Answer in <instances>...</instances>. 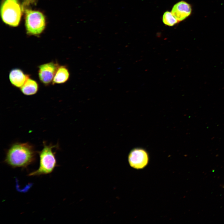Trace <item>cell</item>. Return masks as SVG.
Wrapping results in <instances>:
<instances>
[{
  "mask_svg": "<svg viewBox=\"0 0 224 224\" xmlns=\"http://www.w3.org/2000/svg\"><path fill=\"white\" fill-rule=\"evenodd\" d=\"M36 152L30 143L15 142L6 153L4 162L13 168H26L36 160Z\"/></svg>",
  "mask_w": 224,
  "mask_h": 224,
  "instance_id": "cell-1",
  "label": "cell"
},
{
  "mask_svg": "<svg viewBox=\"0 0 224 224\" xmlns=\"http://www.w3.org/2000/svg\"><path fill=\"white\" fill-rule=\"evenodd\" d=\"M57 145L47 144L43 142L42 150L38 152L39 157V166L38 168L29 174V176H36L50 174L58 166L55 157V152L53 149Z\"/></svg>",
  "mask_w": 224,
  "mask_h": 224,
  "instance_id": "cell-2",
  "label": "cell"
},
{
  "mask_svg": "<svg viewBox=\"0 0 224 224\" xmlns=\"http://www.w3.org/2000/svg\"><path fill=\"white\" fill-rule=\"evenodd\" d=\"M22 12L18 0H3L0 7V14L3 22L12 27L18 26Z\"/></svg>",
  "mask_w": 224,
  "mask_h": 224,
  "instance_id": "cell-3",
  "label": "cell"
},
{
  "mask_svg": "<svg viewBox=\"0 0 224 224\" xmlns=\"http://www.w3.org/2000/svg\"><path fill=\"white\" fill-rule=\"evenodd\" d=\"M25 26L27 34L29 35L38 36L44 30L46 22L44 16L38 11L25 8Z\"/></svg>",
  "mask_w": 224,
  "mask_h": 224,
  "instance_id": "cell-4",
  "label": "cell"
},
{
  "mask_svg": "<svg viewBox=\"0 0 224 224\" xmlns=\"http://www.w3.org/2000/svg\"><path fill=\"white\" fill-rule=\"evenodd\" d=\"M148 152L142 148H135L129 152L128 156L129 164L132 167L137 170L142 169L146 167L149 161Z\"/></svg>",
  "mask_w": 224,
  "mask_h": 224,
  "instance_id": "cell-5",
  "label": "cell"
},
{
  "mask_svg": "<svg viewBox=\"0 0 224 224\" xmlns=\"http://www.w3.org/2000/svg\"><path fill=\"white\" fill-rule=\"evenodd\" d=\"M59 65L57 61H51L38 66V76L40 82L45 86L52 83Z\"/></svg>",
  "mask_w": 224,
  "mask_h": 224,
  "instance_id": "cell-6",
  "label": "cell"
},
{
  "mask_svg": "<svg viewBox=\"0 0 224 224\" xmlns=\"http://www.w3.org/2000/svg\"><path fill=\"white\" fill-rule=\"evenodd\" d=\"M192 11L191 6L189 3L181 1L174 5L171 12L179 22L188 17L191 14Z\"/></svg>",
  "mask_w": 224,
  "mask_h": 224,
  "instance_id": "cell-7",
  "label": "cell"
},
{
  "mask_svg": "<svg viewBox=\"0 0 224 224\" xmlns=\"http://www.w3.org/2000/svg\"><path fill=\"white\" fill-rule=\"evenodd\" d=\"M30 77L29 74L25 73L22 70L18 68L11 69L9 74V80L12 85L19 88Z\"/></svg>",
  "mask_w": 224,
  "mask_h": 224,
  "instance_id": "cell-8",
  "label": "cell"
},
{
  "mask_svg": "<svg viewBox=\"0 0 224 224\" xmlns=\"http://www.w3.org/2000/svg\"><path fill=\"white\" fill-rule=\"evenodd\" d=\"M70 76V72L67 66L59 65L54 77L52 84L64 83L69 79Z\"/></svg>",
  "mask_w": 224,
  "mask_h": 224,
  "instance_id": "cell-9",
  "label": "cell"
},
{
  "mask_svg": "<svg viewBox=\"0 0 224 224\" xmlns=\"http://www.w3.org/2000/svg\"><path fill=\"white\" fill-rule=\"evenodd\" d=\"M20 89L24 95L31 96L37 92L39 89V85L36 80L30 77Z\"/></svg>",
  "mask_w": 224,
  "mask_h": 224,
  "instance_id": "cell-10",
  "label": "cell"
},
{
  "mask_svg": "<svg viewBox=\"0 0 224 224\" xmlns=\"http://www.w3.org/2000/svg\"><path fill=\"white\" fill-rule=\"evenodd\" d=\"M162 20L164 24L170 26H173L179 22L171 12L168 11L164 13Z\"/></svg>",
  "mask_w": 224,
  "mask_h": 224,
  "instance_id": "cell-11",
  "label": "cell"
}]
</instances>
